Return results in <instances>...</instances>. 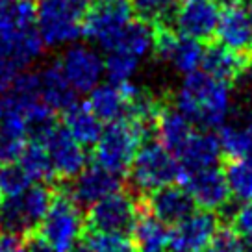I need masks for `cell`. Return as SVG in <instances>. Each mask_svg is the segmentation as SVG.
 <instances>
[{"label":"cell","mask_w":252,"mask_h":252,"mask_svg":"<svg viewBox=\"0 0 252 252\" xmlns=\"http://www.w3.org/2000/svg\"><path fill=\"white\" fill-rule=\"evenodd\" d=\"M174 106L202 130H213L226 123L230 113V86L206 71L186 74Z\"/></svg>","instance_id":"6da1fadb"},{"label":"cell","mask_w":252,"mask_h":252,"mask_svg":"<svg viewBox=\"0 0 252 252\" xmlns=\"http://www.w3.org/2000/svg\"><path fill=\"white\" fill-rule=\"evenodd\" d=\"M150 134L152 130L130 117L111 121L93 145L94 163L119 176L128 173L137 150Z\"/></svg>","instance_id":"7a4b0ae2"},{"label":"cell","mask_w":252,"mask_h":252,"mask_svg":"<svg viewBox=\"0 0 252 252\" xmlns=\"http://www.w3.org/2000/svg\"><path fill=\"white\" fill-rule=\"evenodd\" d=\"M93 0H37L35 28L43 45L58 48L71 45L84 35V19Z\"/></svg>","instance_id":"3957f363"},{"label":"cell","mask_w":252,"mask_h":252,"mask_svg":"<svg viewBox=\"0 0 252 252\" xmlns=\"http://www.w3.org/2000/svg\"><path fill=\"white\" fill-rule=\"evenodd\" d=\"M86 232L87 222L82 208L65 189H56L48 212L32 236L43 241L52 252H72Z\"/></svg>","instance_id":"277c9868"},{"label":"cell","mask_w":252,"mask_h":252,"mask_svg":"<svg viewBox=\"0 0 252 252\" xmlns=\"http://www.w3.org/2000/svg\"><path fill=\"white\" fill-rule=\"evenodd\" d=\"M56 188L32 184L17 197H8L0 206V232L26 237L32 236L50 208Z\"/></svg>","instance_id":"5b68a950"},{"label":"cell","mask_w":252,"mask_h":252,"mask_svg":"<svg viewBox=\"0 0 252 252\" xmlns=\"http://www.w3.org/2000/svg\"><path fill=\"white\" fill-rule=\"evenodd\" d=\"M182 167L171 150L159 141H145L128 169L130 189L139 197L180 180Z\"/></svg>","instance_id":"8992f818"},{"label":"cell","mask_w":252,"mask_h":252,"mask_svg":"<svg viewBox=\"0 0 252 252\" xmlns=\"http://www.w3.org/2000/svg\"><path fill=\"white\" fill-rule=\"evenodd\" d=\"M132 19V0H93L84 19V35L108 52L117 47Z\"/></svg>","instance_id":"52a82bcc"},{"label":"cell","mask_w":252,"mask_h":252,"mask_svg":"<svg viewBox=\"0 0 252 252\" xmlns=\"http://www.w3.org/2000/svg\"><path fill=\"white\" fill-rule=\"evenodd\" d=\"M139 198L132 189H115L89 206L86 215L87 230L128 234L139 212Z\"/></svg>","instance_id":"ba28073f"},{"label":"cell","mask_w":252,"mask_h":252,"mask_svg":"<svg viewBox=\"0 0 252 252\" xmlns=\"http://www.w3.org/2000/svg\"><path fill=\"white\" fill-rule=\"evenodd\" d=\"M152 52L156 60L169 63L174 71L189 74L200 67L204 47L202 41L182 35L169 24H154Z\"/></svg>","instance_id":"9c48e42d"},{"label":"cell","mask_w":252,"mask_h":252,"mask_svg":"<svg viewBox=\"0 0 252 252\" xmlns=\"http://www.w3.org/2000/svg\"><path fill=\"white\" fill-rule=\"evenodd\" d=\"M188 189L195 204L202 210H224L230 206V188L224 171L217 165L202 167L195 171H182L180 180H178Z\"/></svg>","instance_id":"30bf717a"},{"label":"cell","mask_w":252,"mask_h":252,"mask_svg":"<svg viewBox=\"0 0 252 252\" xmlns=\"http://www.w3.org/2000/svg\"><path fill=\"white\" fill-rule=\"evenodd\" d=\"M219 228V217L212 210L193 212L169 230L171 252H202Z\"/></svg>","instance_id":"8fae6325"},{"label":"cell","mask_w":252,"mask_h":252,"mask_svg":"<svg viewBox=\"0 0 252 252\" xmlns=\"http://www.w3.org/2000/svg\"><path fill=\"white\" fill-rule=\"evenodd\" d=\"M48 156L54 167V174L60 180H71L87 165V154L84 145H80L63 125L56 123L50 132L43 137Z\"/></svg>","instance_id":"7c38bea8"},{"label":"cell","mask_w":252,"mask_h":252,"mask_svg":"<svg viewBox=\"0 0 252 252\" xmlns=\"http://www.w3.org/2000/svg\"><path fill=\"white\" fill-rule=\"evenodd\" d=\"M220 8L215 0H186L184 6L176 8L173 23L174 30L198 41H212L217 33Z\"/></svg>","instance_id":"4fadbf2b"},{"label":"cell","mask_w":252,"mask_h":252,"mask_svg":"<svg viewBox=\"0 0 252 252\" xmlns=\"http://www.w3.org/2000/svg\"><path fill=\"white\" fill-rule=\"evenodd\" d=\"M63 72L76 93H91L100 84L104 74V62L100 54L86 45H72L60 60Z\"/></svg>","instance_id":"5bb4252c"},{"label":"cell","mask_w":252,"mask_h":252,"mask_svg":"<svg viewBox=\"0 0 252 252\" xmlns=\"http://www.w3.org/2000/svg\"><path fill=\"white\" fill-rule=\"evenodd\" d=\"M141 204L149 210L154 217L165 222V224H176L182 219L195 212V200L191 198L188 189L184 186H163L154 189L141 197Z\"/></svg>","instance_id":"9a60e30c"},{"label":"cell","mask_w":252,"mask_h":252,"mask_svg":"<svg viewBox=\"0 0 252 252\" xmlns=\"http://www.w3.org/2000/svg\"><path fill=\"white\" fill-rule=\"evenodd\" d=\"M121 188V176L111 173L100 165L84 167V171L71 178V186L65 189V193L80 206L89 208L98 198L106 197L108 193Z\"/></svg>","instance_id":"2e32d148"},{"label":"cell","mask_w":252,"mask_h":252,"mask_svg":"<svg viewBox=\"0 0 252 252\" xmlns=\"http://www.w3.org/2000/svg\"><path fill=\"white\" fill-rule=\"evenodd\" d=\"M135 91H137V86H134L132 82L98 84L94 89H91L87 106L102 123H111L128 115V106Z\"/></svg>","instance_id":"e0dca14e"},{"label":"cell","mask_w":252,"mask_h":252,"mask_svg":"<svg viewBox=\"0 0 252 252\" xmlns=\"http://www.w3.org/2000/svg\"><path fill=\"white\" fill-rule=\"evenodd\" d=\"M154 132L158 134V141L167 150H171L176 158V154L184 149V145L193 135L195 128H193V123L176 106L165 100L154 123Z\"/></svg>","instance_id":"ac0fdd59"},{"label":"cell","mask_w":252,"mask_h":252,"mask_svg":"<svg viewBox=\"0 0 252 252\" xmlns=\"http://www.w3.org/2000/svg\"><path fill=\"white\" fill-rule=\"evenodd\" d=\"M220 45L236 50L239 54L252 52V28L249 17L241 6L222 9L217 24V33Z\"/></svg>","instance_id":"d6986e66"},{"label":"cell","mask_w":252,"mask_h":252,"mask_svg":"<svg viewBox=\"0 0 252 252\" xmlns=\"http://www.w3.org/2000/svg\"><path fill=\"white\" fill-rule=\"evenodd\" d=\"M132 241L137 252H167L169 251V228L165 222L154 217L141 204L139 198V212L132 226Z\"/></svg>","instance_id":"ffe728a7"},{"label":"cell","mask_w":252,"mask_h":252,"mask_svg":"<svg viewBox=\"0 0 252 252\" xmlns=\"http://www.w3.org/2000/svg\"><path fill=\"white\" fill-rule=\"evenodd\" d=\"M220 156L219 137L212 132H193L189 141L184 145V149L176 154V159L180 163L182 171H195L202 167L215 165Z\"/></svg>","instance_id":"44dd1931"},{"label":"cell","mask_w":252,"mask_h":252,"mask_svg":"<svg viewBox=\"0 0 252 252\" xmlns=\"http://www.w3.org/2000/svg\"><path fill=\"white\" fill-rule=\"evenodd\" d=\"M220 154L232 158H252V111H241L232 123L219 126Z\"/></svg>","instance_id":"7402d4cb"},{"label":"cell","mask_w":252,"mask_h":252,"mask_svg":"<svg viewBox=\"0 0 252 252\" xmlns=\"http://www.w3.org/2000/svg\"><path fill=\"white\" fill-rule=\"evenodd\" d=\"M37 74H39L41 98L54 111L67 110L71 104L76 102V91L65 76L60 62L47 65Z\"/></svg>","instance_id":"603a6c76"},{"label":"cell","mask_w":252,"mask_h":252,"mask_svg":"<svg viewBox=\"0 0 252 252\" xmlns=\"http://www.w3.org/2000/svg\"><path fill=\"white\" fill-rule=\"evenodd\" d=\"M245 56L247 54H239V52L224 47L220 43H212L210 47H204V56H202L200 67H202V71L212 74L213 78L230 86L236 82L237 74L241 71Z\"/></svg>","instance_id":"cb8c5ba5"},{"label":"cell","mask_w":252,"mask_h":252,"mask_svg":"<svg viewBox=\"0 0 252 252\" xmlns=\"http://www.w3.org/2000/svg\"><path fill=\"white\" fill-rule=\"evenodd\" d=\"M63 126L84 147H93L102 132V121L86 104L74 102L63 110Z\"/></svg>","instance_id":"d4e9b609"},{"label":"cell","mask_w":252,"mask_h":252,"mask_svg":"<svg viewBox=\"0 0 252 252\" xmlns=\"http://www.w3.org/2000/svg\"><path fill=\"white\" fill-rule=\"evenodd\" d=\"M19 165L23 167L26 174L30 176L32 182H39V184H50L56 178L54 167L48 156V150L43 141L30 139L26 141L23 152L19 156Z\"/></svg>","instance_id":"484cf974"},{"label":"cell","mask_w":252,"mask_h":252,"mask_svg":"<svg viewBox=\"0 0 252 252\" xmlns=\"http://www.w3.org/2000/svg\"><path fill=\"white\" fill-rule=\"evenodd\" d=\"M72 252H137V249L126 234L87 230Z\"/></svg>","instance_id":"4316f807"},{"label":"cell","mask_w":252,"mask_h":252,"mask_svg":"<svg viewBox=\"0 0 252 252\" xmlns=\"http://www.w3.org/2000/svg\"><path fill=\"white\" fill-rule=\"evenodd\" d=\"M224 176L232 197L239 202H252V158H232L226 161Z\"/></svg>","instance_id":"83f0119b"},{"label":"cell","mask_w":252,"mask_h":252,"mask_svg":"<svg viewBox=\"0 0 252 252\" xmlns=\"http://www.w3.org/2000/svg\"><path fill=\"white\" fill-rule=\"evenodd\" d=\"M154 45V24H149L141 19H132L125 28L115 48H125L139 60L152 52Z\"/></svg>","instance_id":"f1b7e54d"},{"label":"cell","mask_w":252,"mask_h":252,"mask_svg":"<svg viewBox=\"0 0 252 252\" xmlns=\"http://www.w3.org/2000/svg\"><path fill=\"white\" fill-rule=\"evenodd\" d=\"M35 24V2L0 0V33Z\"/></svg>","instance_id":"f546056e"},{"label":"cell","mask_w":252,"mask_h":252,"mask_svg":"<svg viewBox=\"0 0 252 252\" xmlns=\"http://www.w3.org/2000/svg\"><path fill=\"white\" fill-rule=\"evenodd\" d=\"M139 58L130 54L125 48H111L108 50L106 62H104V72L108 74L110 82L113 84H123L130 82V78L135 74L139 67Z\"/></svg>","instance_id":"4dcf8cb0"},{"label":"cell","mask_w":252,"mask_h":252,"mask_svg":"<svg viewBox=\"0 0 252 252\" xmlns=\"http://www.w3.org/2000/svg\"><path fill=\"white\" fill-rule=\"evenodd\" d=\"M134 15L149 24H169L178 0H132Z\"/></svg>","instance_id":"1f68e13d"},{"label":"cell","mask_w":252,"mask_h":252,"mask_svg":"<svg viewBox=\"0 0 252 252\" xmlns=\"http://www.w3.org/2000/svg\"><path fill=\"white\" fill-rule=\"evenodd\" d=\"M33 182L30 180V176L26 174L23 167L19 165V161L0 165V193L4 198L21 195L24 189L30 188Z\"/></svg>","instance_id":"d6a6232c"},{"label":"cell","mask_w":252,"mask_h":252,"mask_svg":"<svg viewBox=\"0 0 252 252\" xmlns=\"http://www.w3.org/2000/svg\"><path fill=\"white\" fill-rule=\"evenodd\" d=\"M202 252H252V247L234 228H217Z\"/></svg>","instance_id":"836d02e7"},{"label":"cell","mask_w":252,"mask_h":252,"mask_svg":"<svg viewBox=\"0 0 252 252\" xmlns=\"http://www.w3.org/2000/svg\"><path fill=\"white\" fill-rule=\"evenodd\" d=\"M26 145V137L0 125V165L17 161Z\"/></svg>","instance_id":"e575fe53"},{"label":"cell","mask_w":252,"mask_h":252,"mask_svg":"<svg viewBox=\"0 0 252 252\" xmlns=\"http://www.w3.org/2000/svg\"><path fill=\"white\" fill-rule=\"evenodd\" d=\"M232 228L252 247V202H245L232 213Z\"/></svg>","instance_id":"d590c367"},{"label":"cell","mask_w":252,"mask_h":252,"mask_svg":"<svg viewBox=\"0 0 252 252\" xmlns=\"http://www.w3.org/2000/svg\"><path fill=\"white\" fill-rule=\"evenodd\" d=\"M234 84H237L239 91L245 94L252 96V52L245 56V62L241 65V71L237 74V78Z\"/></svg>","instance_id":"8d00e7d4"},{"label":"cell","mask_w":252,"mask_h":252,"mask_svg":"<svg viewBox=\"0 0 252 252\" xmlns=\"http://www.w3.org/2000/svg\"><path fill=\"white\" fill-rule=\"evenodd\" d=\"M0 252H28V243L21 236L0 232Z\"/></svg>","instance_id":"74e56055"},{"label":"cell","mask_w":252,"mask_h":252,"mask_svg":"<svg viewBox=\"0 0 252 252\" xmlns=\"http://www.w3.org/2000/svg\"><path fill=\"white\" fill-rule=\"evenodd\" d=\"M243 0H215V4L219 6L220 9H228L234 8V6H241Z\"/></svg>","instance_id":"f35d334b"},{"label":"cell","mask_w":252,"mask_h":252,"mask_svg":"<svg viewBox=\"0 0 252 252\" xmlns=\"http://www.w3.org/2000/svg\"><path fill=\"white\" fill-rule=\"evenodd\" d=\"M245 2V11H247V17H249V23H251L252 28V0H243Z\"/></svg>","instance_id":"ab89813d"},{"label":"cell","mask_w":252,"mask_h":252,"mask_svg":"<svg viewBox=\"0 0 252 252\" xmlns=\"http://www.w3.org/2000/svg\"><path fill=\"white\" fill-rule=\"evenodd\" d=\"M4 111H6V106H4V100H0V125H2V119H4Z\"/></svg>","instance_id":"60d3db41"},{"label":"cell","mask_w":252,"mask_h":252,"mask_svg":"<svg viewBox=\"0 0 252 252\" xmlns=\"http://www.w3.org/2000/svg\"><path fill=\"white\" fill-rule=\"evenodd\" d=\"M2 200H4V197H2V193H0V206H2Z\"/></svg>","instance_id":"b9f144b4"},{"label":"cell","mask_w":252,"mask_h":252,"mask_svg":"<svg viewBox=\"0 0 252 252\" xmlns=\"http://www.w3.org/2000/svg\"><path fill=\"white\" fill-rule=\"evenodd\" d=\"M184 2H186V0H184Z\"/></svg>","instance_id":"7bdbcfd3"}]
</instances>
